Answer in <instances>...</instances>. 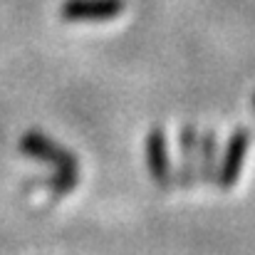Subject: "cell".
I'll use <instances>...</instances> for the list:
<instances>
[{
    "label": "cell",
    "mask_w": 255,
    "mask_h": 255,
    "mask_svg": "<svg viewBox=\"0 0 255 255\" xmlns=\"http://www.w3.org/2000/svg\"><path fill=\"white\" fill-rule=\"evenodd\" d=\"M20 149L32 156V159H40L45 164H50L55 173L50 176L47 181V188L55 193V196H67L77 188L80 183V161L75 159L72 151H67L65 146L55 144L50 136L40 134V131H30L20 139Z\"/></svg>",
    "instance_id": "1"
},
{
    "label": "cell",
    "mask_w": 255,
    "mask_h": 255,
    "mask_svg": "<svg viewBox=\"0 0 255 255\" xmlns=\"http://www.w3.org/2000/svg\"><path fill=\"white\" fill-rule=\"evenodd\" d=\"M248 146H251V134L248 129H238L228 146H226V154L223 159L218 161V173H216V181L221 188H233L243 173V164H246V156H248Z\"/></svg>",
    "instance_id": "2"
},
{
    "label": "cell",
    "mask_w": 255,
    "mask_h": 255,
    "mask_svg": "<svg viewBox=\"0 0 255 255\" xmlns=\"http://www.w3.org/2000/svg\"><path fill=\"white\" fill-rule=\"evenodd\" d=\"M60 12L70 22H104L124 12V0H67Z\"/></svg>",
    "instance_id": "3"
},
{
    "label": "cell",
    "mask_w": 255,
    "mask_h": 255,
    "mask_svg": "<svg viewBox=\"0 0 255 255\" xmlns=\"http://www.w3.org/2000/svg\"><path fill=\"white\" fill-rule=\"evenodd\" d=\"M146 164L149 173L159 186H169L171 181V161L166 149V134L161 127H154L146 136Z\"/></svg>",
    "instance_id": "4"
},
{
    "label": "cell",
    "mask_w": 255,
    "mask_h": 255,
    "mask_svg": "<svg viewBox=\"0 0 255 255\" xmlns=\"http://www.w3.org/2000/svg\"><path fill=\"white\" fill-rule=\"evenodd\" d=\"M178 151H181L178 181H181V186L188 188L198 178V131L191 124L178 131Z\"/></svg>",
    "instance_id": "5"
},
{
    "label": "cell",
    "mask_w": 255,
    "mask_h": 255,
    "mask_svg": "<svg viewBox=\"0 0 255 255\" xmlns=\"http://www.w3.org/2000/svg\"><path fill=\"white\" fill-rule=\"evenodd\" d=\"M218 144H216V134L213 131H206L198 136V176L211 183L216 181V173H218V154H216Z\"/></svg>",
    "instance_id": "6"
}]
</instances>
